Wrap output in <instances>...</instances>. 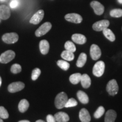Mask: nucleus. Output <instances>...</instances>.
Returning a JSON list of instances; mask_svg holds the SVG:
<instances>
[{
  "instance_id": "nucleus-27",
  "label": "nucleus",
  "mask_w": 122,
  "mask_h": 122,
  "mask_svg": "<svg viewBox=\"0 0 122 122\" xmlns=\"http://www.w3.org/2000/svg\"><path fill=\"white\" fill-rule=\"evenodd\" d=\"M65 48L66 50L71 52L74 53L76 51V46L72 42L70 41H67L65 44Z\"/></svg>"
},
{
  "instance_id": "nucleus-29",
  "label": "nucleus",
  "mask_w": 122,
  "mask_h": 122,
  "mask_svg": "<svg viewBox=\"0 0 122 122\" xmlns=\"http://www.w3.org/2000/svg\"><path fill=\"white\" fill-rule=\"evenodd\" d=\"M110 16L114 18H119L122 16V9H113L110 13Z\"/></svg>"
},
{
  "instance_id": "nucleus-2",
  "label": "nucleus",
  "mask_w": 122,
  "mask_h": 122,
  "mask_svg": "<svg viewBox=\"0 0 122 122\" xmlns=\"http://www.w3.org/2000/svg\"><path fill=\"white\" fill-rule=\"evenodd\" d=\"M105 65L102 61H98L93 68V74L96 77H101L105 72Z\"/></svg>"
},
{
  "instance_id": "nucleus-16",
  "label": "nucleus",
  "mask_w": 122,
  "mask_h": 122,
  "mask_svg": "<svg viewBox=\"0 0 122 122\" xmlns=\"http://www.w3.org/2000/svg\"><path fill=\"white\" fill-rule=\"evenodd\" d=\"M117 116L115 111L114 110H109L105 114V122H115Z\"/></svg>"
},
{
  "instance_id": "nucleus-3",
  "label": "nucleus",
  "mask_w": 122,
  "mask_h": 122,
  "mask_svg": "<svg viewBox=\"0 0 122 122\" xmlns=\"http://www.w3.org/2000/svg\"><path fill=\"white\" fill-rule=\"evenodd\" d=\"M106 91L110 96H114L118 93L119 86L117 81L114 79L109 81L107 84Z\"/></svg>"
},
{
  "instance_id": "nucleus-6",
  "label": "nucleus",
  "mask_w": 122,
  "mask_h": 122,
  "mask_svg": "<svg viewBox=\"0 0 122 122\" xmlns=\"http://www.w3.org/2000/svg\"><path fill=\"white\" fill-rule=\"evenodd\" d=\"M2 39L3 41L6 44H14L18 41V39H19V36L16 33H7L3 35Z\"/></svg>"
},
{
  "instance_id": "nucleus-8",
  "label": "nucleus",
  "mask_w": 122,
  "mask_h": 122,
  "mask_svg": "<svg viewBox=\"0 0 122 122\" xmlns=\"http://www.w3.org/2000/svg\"><path fill=\"white\" fill-rule=\"evenodd\" d=\"M110 22L107 20H102L94 23L93 25V29L96 31H102L103 30L108 28Z\"/></svg>"
},
{
  "instance_id": "nucleus-32",
  "label": "nucleus",
  "mask_w": 122,
  "mask_h": 122,
  "mask_svg": "<svg viewBox=\"0 0 122 122\" xmlns=\"http://www.w3.org/2000/svg\"><path fill=\"white\" fill-rule=\"evenodd\" d=\"M41 74V70L38 68H35L34 70L32 71V79L33 80H36L38 79V77H39V76Z\"/></svg>"
},
{
  "instance_id": "nucleus-15",
  "label": "nucleus",
  "mask_w": 122,
  "mask_h": 122,
  "mask_svg": "<svg viewBox=\"0 0 122 122\" xmlns=\"http://www.w3.org/2000/svg\"><path fill=\"white\" fill-rule=\"evenodd\" d=\"M54 118L57 122H68L70 120L69 116L64 112H58L54 115Z\"/></svg>"
},
{
  "instance_id": "nucleus-5",
  "label": "nucleus",
  "mask_w": 122,
  "mask_h": 122,
  "mask_svg": "<svg viewBox=\"0 0 122 122\" xmlns=\"http://www.w3.org/2000/svg\"><path fill=\"white\" fill-rule=\"evenodd\" d=\"M51 27H52V25L50 22L44 23L36 30L35 35L37 37H41V36H43L51 30Z\"/></svg>"
},
{
  "instance_id": "nucleus-26",
  "label": "nucleus",
  "mask_w": 122,
  "mask_h": 122,
  "mask_svg": "<svg viewBox=\"0 0 122 122\" xmlns=\"http://www.w3.org/2000/svg\"><path fill=\"white\" fill-rule=\"evenodd\" d=\"M57 65L61 69L67 71L70 68V64L67 61L65 60H59L57 62Z\"/></svg>"
},
{
  "instance_id": "nucleus-18",
  "label": "nucleus",
  "mask_w": 122,
  "mask_h": 122,
  "mask_svg": "<svg viewBox=\"0 0 122 122\" xmlns=\"http://www.w3.org/2000/svg\"><path fill=\"white\" fill-rule=\"evenodd\" d=\"M39 46L41 53L42 54L45 55L48 54L50 48L49 44L48 41L45 40H41L40 42Z\"/></svg>"
},
{
  "instance_id": "nucleus-19",
  "label": "nucleus",
  "mask_w": 122,
  "mask_h": 122,
  "mask_svg": "<svg viewBox=\"0 0 122 122\" xmlns=\"http://www.w3.org/2000/svg\"><path fill=\"white\" fill-rule=\"evenodd\" d=\"M80 82L82 86L85 89L90 87L91 85V79L89 75L86 74L82 75Z\"/></svg>"
},
{
  "instance_id": "nucleus-1",
  "label": "nucleus",
  "mask_w": 122,
  "mask_h": 122,
  "mask_svg": "<svg viewBox=\"0 0 122 122\" xmlns=\"http://www.w3.org/2000/svg\"><path fill=\"white\" fill-rule=\"evenodd\" d=\"M68 101V96L65 92H61L57 94L55 98V106L58 109L65 107L66 103Z\"/></svg>"
},
{
  "instance_id": "nucleus-30",
  "label": "nucleus",
  "mask_w": 122,
  "mask_h": 122,
  "mask_svg": "<svg viewBox=\"0 0 122 122\" xmlns=\"http://www.w3.org/2000/svg\"><path fill=\"white\" fill-rule=\"evenodd\" d=\"M9 117V113L5 108L3 106H0V118L6 119L8 118Z\"/></svg>"
},
{
  "instance_id": "nucleus-9",
  "label": "nucleus",
  "mask_w": 122,
  "mask_h": 122,
  "mask_svg": "<svg viewBox=\"0 0 122 122\" xmlns=\"http://www.w3.org/2000/svg\"><path fill=\"white\" fill-rule=\"evenodd\" d=\"M65 18L68 22L76 24L80 23L83 20V18L81 17V16L76 13L67 14L65 15Z\"/></svg>"
},
{
  "instance_id": "nucleus-14",
  "label": "nucleus",
  "mask_w": 122,
  "mask_h": 122,
  "mask_svg": "<svg viewBox=\"0 0 122 122\" xmlns=\"http://www.w3.org/2000/svg\"><path fill=\"white\" fill-rule=\"evenodd\" d=\"M79 119L81 122H90L91 117L89 111L86 109H81L79 112Z\"/></svg>"
},
{
  "instance_id": "nucleus-25",
  "label": "nucleus",
  "mask_w": 122,
  "mask_h": 122,
  "mask_svg": "<svg viewBox=\"0 0 122 122\" xmlns=\"http://www.w3.org/2000/svg\"><path fill=\"white\" fill-rule=\"evenodd\" d=\"M82 75L80 73H75L70 76V81L73 84H77L80 82Z\"/></svg>"
},
{
  "instance_id": "nucleus-39",
  "label": "nucleus",
  "mask_w": 122,
  "mask_h": 122,
  "mask_svg": "<svg viewBox=\"0 0 122 122\" xmlns=\"http://www.w3.org/2000/svg\"><path fill=\"white\" fill-rule=\"evenodd\" d=\"M118 1L120 4H122V0H118Z\"/></svg>"
},
{
  "instance_id": "nucleus-10",
  "label": "nucleus",
  "mask_w": 122,
  "mask_h": 122,
  "mask_svg": "<svg viewBox=\"0 0 122 122\" xmlns=\"http://www.w3.org/2000/svg\"><path fill=\"white\" fill-rule=\"evenodd\" d=\"M24 84L22 82H14L9 85L8 91L11 93H15L22 91L24 89Z\"/></svg>"
},
{
  "instance_id": "nucleus-22",
  "label": "nucleus",
  "mask_w": 122,
  "mask_h": 122,
  "mask_svg": "<svg viewBox=\"0 0 122 122\" xmlns=\"http://www.w3.org/2000/svg\"><path fill=\"white\" fill-rule=\"evenodd\" d=\"M29 106H30V104H29L28 101L23 99L20 101L19 105H18V109H19L20 112H24L28 110Z\"/></svg>"
},
{
  "instance_id": "nucleus-24",
  "label": "nucleus",
  "mask_w": 122,
  "mask_h": 122,
  "mask_svg": "<svg viewBox=\"0 0 122 122\" xmlns=\"http://www.w3.org/2000/svg\"><path fill=\"white\" fill-rule=\"evenodd\" d=\"M61 57L63 59L67 61H71L74 59V53L68 51V50H65L61 54Z\"/></svg>"
},
{
  "instance_id": "nucleus-34",
  "label": "nucleus",
  "mask_w": 122,
  "mask_h": 122,
  "mask_svg": "<svg viewBox=\"0 0 122 122\" xmlns=\"http://www.w3.org/2000/svg\"><path fill=\"white\" fill-rule=\"evenodd\" d=\"M19 5V2L18 0H12L11 2L10 3V6L12 9H15Z\"/></svg>"
},
{
  "instance_id": "nucleus-4",
  "label": "nucleus",
  "mask_w": 122,
  "mask_h": 122,
  "mask_svg": "<svg viewBox=\"0 0 122 122\" xmlns=\"http://www.w3.org/2000/svg\"><path fill=\"white\" fill-rule=\"evenodd\" d=\"M15 57V53L11 50H7L0 56V62L2 63H7L11 62Z\"/></svg>"
},
{
  "instance_id": "nucleus-11",
  "label": "nucleus",
  "mask_w": 122,
  "mask_h": 122,
  "mask_svg": "<svg viewBox=\"0 0 122 122\" xmlns=\"http://www.w3.org/2000/svg\"><path fill=\"white\" fill-rule=\"evenodd\" d=\"M91 6L93 9L96 14L101 15L102 14L103 12H104V6L98 1H93L91 3Z\"/></svg>"
},
{
  "instance_id": "nucleus-21",
  "label": "nucleus",
  "mask_w": 122,
  "mask_h": 122,
  "mask_svg": "<svg viewBox=\"0 0 122 122\" xmlns=\"http://www.w3.org/2000/svg\"><path fill=\"white\" fill-rule=\"evenodd\" d=\"M86 59H87V56L84 53H81L77 59V62H76V66L79 68L83 67L85 65V63L86 62Z\"/></svg>"
},
{
  "instance_id": "nucleus-31",
  "label": "nucleus",
  "mask_w": 122,
  "mask_h": 122,
  "mask_svg": "<svg viewBox=\"0 0 122 122\" xmlns=\"http://www.w3.org/2000/svg\"><path fill=\"white\" fill-rule=\"evenodd\" d=\"M77 102L76 101L75 99L71 98L68 99L66 103L65 107H75L77 106Z\"/></svg>"
},
{
  "instance_id": "nucleus-36",
  "label": "nucleus",
  "mask_w": 122,
  "mask_h": 122,
  "mask_svg": "<svg viewBox=\"0 0 122 122\" xmlns=\"http://www.w3.org/2000/svg\"><path fill=\"white\" fill-rule=\"evenodd\" d=\"M18 122H30L29 120H20V121Z\"/></svg>"
},
{
  "instance_id": "nucleus-17",
  "label": "nucleus",
  "mask_w": 122,
  "mask_h": 122,
  "mask_svg": "<svg viewBox=\"0 0 122 122\" xmlns=\"http://www.w3.org/2000/svg\"><path fill=\"white\" fill-rule=\"evenodd\" d=\"M71 38H72L73 41L77 44H80V45H83L86 42V37L84 35L81 34H78V33L74 34Z\"/></svg>"
},
{
  "instance_id": "nucleus-41",
  "label": "nucleus",
  "mask_w": 122,
  "mask_h": 122,
  "mask_svg": "<svg viewBox=\"0 0 122 122\" xmlns=\"http://www.w3.org/2000/svg\"><path fill=\"white\" fill-rule=\"evenodd\" d=\"M0 1H5V0H0Z\"/></svg>"
},
{
  "instance_id": "nucleus-37",
  "label": "nucleus",
  "mask_w": 122,
  "mask_h": 122,
  "mask_svg": "<svg viewBox=\"0 0 122 122\" xmlns=\"http://www.w3.org/2000/svg\"><path fill=\"white\" fill-rule=\"evenodd\" d=\"M36 122H44V120H37Z\"/></svg>"
},
{
  "instance_id": "nucleus-38",
  "label": "nucleus",
  "mask_w": 122,
  "mask_h": 122,
  "mask_svg": "<svg viewBox=\"0 0 122 122\" xmlns=\"http://www.w3.org/2000/svg\"><path fill=\"white\" fill-rule=\"evenodd\" d=\"M1 83H2V80H1V77H0V86H1Z\"/></svg>"
},
{
  "instance_id": "nucleus-40",
  "label": "nucleus",
  "mask_w": 122,
  "mask_h": 122,
  "mask_svg": "<svg viewBox=\"0 0 122 122\" xmlns=\"http://www.w3.org/2000/svg\"><path fill=\"white\" fill-rule=\"evenodd\" d=\"M0 122H4V121H3V120L1 118H0Z\"/></svg>"
},
{
  "instance_id": "nucleus-35",
  "label": "nucleus",
  "mask_w": 122,
  "mask_h": 122,
  "mask_svg": "<svg viewBox=\"0 0 122 122\" xmlns=\"http://www.w3.org/2000/svg\"><path fill=\"white\" fill-rule=\"evenodd\" d=\"M46 120L47 122H57L54 116L51 115V114H49L47 115Z\"/></svg>"
},
{
  "instance_id": "nucleus-7",
  "label": "nucleus",
  "mask_w": 122,
  "mask_h": 122,
  "mask_svg": "<svg viewBox=\"0 0 122 122\" xmlns=\"http://www.w3.org/2000/svg\"><path fill=\"white\" fill-rule=\"evenodd\" d=\"M90 55L93 60H98L101 56V50L100 47L96 44H93L90 49Z\"/></svg>"
},
{
  "instance_id": "nucleus-33",
  "label": "nucleus",
  "mask_w": 122,
  "mask_h": 122,
  "mask_svg": "<svg viewBox=\"0 0 122 122\" xmlns=\"http://www.w3.org/2000/svg\"><path fill=\"white\" fill-rule=\"evenodd\" d=\"M21 71H22V67L19 64H14L11 66V71L13 74H18L21 72Z\"/></svg>"
},
{
  "instance_id": "nucleus-12",
  "label": "nucleus",
  "mask_w": 122,
  "mask_h": 122,
  "mask_svg": "<svg viewBox=\"0 0 122 122\" xmlns=\"http://www.w3.org/2000/svg\"><path fill=\"white\" fill-rule=\"evenodd\" d=\"M44 16V11L42 10H40L36 12L30 19V23L33 24H38L41 22Z\"/></svg>"
},
{
  "instance_id": "nucleus-23",
  "label": "nucleus",
  "mask_w": 122,
  "mask_h": 122,
  "mask_svg": "<svg viewBox=\"0 0 122 122\" xmlns=\"http://www.w3.org/2000/svg\"><path fill=\"white\" fill-rule=\"evenodd\" d=\"M103 34L106 37L107 39L110 41L111 42H113L115 40V36L114 33L112 32V30H110L108 28H107L103 30Z\"/></svg>"
},
{
  "instance_id": "nucleus-13",
  "label": "nucleus",
  "mask_w": 122,
  "mask_h": 122,
  "mask_svg": "<svg viewBox=\"0 0 122 122\" xmlns=\"http://www.w3.org/2000/svg\"><path fill=\"white\" fill-rule=\"evenodd\" d=\"M11 15L10 10L6 5H0V18L3 20H6L10 18Z\"/></svg>"
},
{
  "instance_id": "nucleus-20",
  "label": "nucleus",
  "mask_w": 122,
  "mask_h": 122,
  "mask_svg": "<svg viewBox=\"0 0 122 122\" xmlns=\"http://www.w3.org/2000/svg\"><path fill=\"white\" fill-rule=\"evenodd\" d=\"M77 97L79 101L83 104H87L89 102V97L84 92L79 91L77 93Z\"/></svg>"
},
{
  "instance_id": "nucleus-28",
  "label": "nucleus",
  "mask_w": 122,
  "mask_h": 122,
  "mask_svg": "<svg viewBox=\"0 0 122 122\" xmlns=\"http://www.w3.org/2000/svg\"><path fill=\"white\" fill-rule=\"evenodd\" d=\"M105 108L103 106H100L94 114V117L96 119H99L105 113Z\"/></svg>"
}]
</instances>
